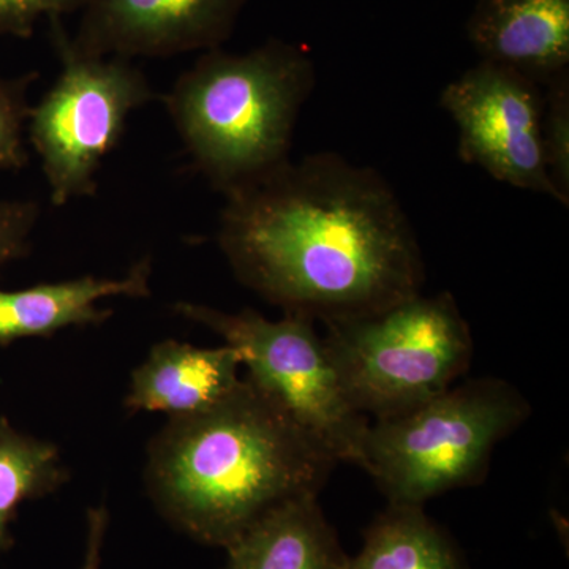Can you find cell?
I'll return each mask as SVG.
<instances>
[{"label": "cell", "mask_w": 569, "mask_h": 569, "mask_svg": "<svg viewBox=\"0 0 569 569\" xmlns=\"http://www.w3.org/2000/svg\"><path fill=\"white\" fill-rule=\"evenodd\" d=\"M217 242L244 287L320 321L367 316L421 293L417 231L376 168L317 152L227 194Z\"/></svg>", "instance_id": "6da1fadb"}, {"label": "cell", "mask_w": 569, "mask_h": 569, "mask_svg": "<svg viewBox=\"0 0 569 569\" xmlns=\"http://www.w3.org/2000/svg\"><path fill=\"white\" fill-rule=\"evenodd\" d=\"M336 466L244 377L219 406L168 421L149 445L144 481L178 529L227 549L272 509L318 497Z\"/></svg>", "instance_id": "7a4b0ae2"}, {"label": "cell", "mask_w": 569, "mask_h": 569, "mask_svg": "<svg viewBox=\"0 0 569 569\" xmlns=\"http://www.w3.org/2000/svg\"><path fill=\"white\" fill-rule=\"evenodd\" d=\"M316 82L306 48L269 39L242 54L203 52L163 103L198 173L227 197L290 162Z\"/></svg>", "instance_id": "3957f363"}, {"label": "cell", "mask_w": 569, "mask_h": 569, "mask_svg": "<svg viewBox=\"0 0 569 569\" xmlns=\"http://www.w3.org/2000/svg\"><path fill=\"white\" fill-rule=\"evenodd\" d=\"M351 406L370 422L425 406L470 370L475 343L455 296L417 293L367 316L325 323Z\"/></svg>", "instance_id": "277c9868"}, {"label": "cell", "mask_w": 569, "mask_h": 569, "mask_svg": "<svg viewBox=\"0 0 569 569\" xmlns=\"http://www.w3.org/2000/svg\"><path fill=\"white\" fill-rule=\"evenodd\" d=\"M530 413L526 396L501 378L460 380L402 417L370 422L362 470L388 503L425 507L481 482L498 443Z\"/></svg>", "instance_id": "5b68a950"}, {"label": "cell", "mask_w": 569, "mask_h": 569, "mask_svg": "<svg viewBox=\"0 0 569 569\" xmlns=\"http://www.w3.org/2000/svg\"><path fill=\"white\" fill-rule=\"evenodd\" d=\"M173 310L233 347L246 377L337 463L365 466L370 421L348 400L317 321L298 313L272 321L252 309L230 313L187 301Z\"/></svg>", "instance_id": "8992f818"}, {"label": "cell", "mask_w": 569, "mask_h": 569, "mask_svg": "<svg viewBox=\"0 0 569 569\" xmlns=\"http://www.w3.org/2000/svg\"><path fill=\"white\" fill-rule=\"evenodd\" d=\"M61 73L28 119L51 203L93 197L97 173L121 141L130 114L153 99L148 78L129 59L84 54L71 43L62 18H50Z\"/></svg>", "instance_id": "52a82bcc"}, {"label": "cell", "mask_w": 569, "mask_h": 569, "mask_svg": "<svg viewBox=\"0 0 569 569\" xmlns=\"http://www.w3.org/2000/svg\"><path fill=\"white\" fill-rule=\"evenodd\" d=\"M545 88L519 71L479 61L445 86L440 107L458 127L460 160L490 178L557 201L541 146Z\"/></svg>", "instance_id": "ba28073f"}, {"label": "cell", "mask_w": 569, "mask_h": 569, "mask_svg": "<svg viewBox=\"0 0 569 569\" xmlns=\"http://www.w3.org/2000/svg\"><path fill=\"white\" fill-rule=\"evenodd\" d=\"M249 0H88L71 43L100 58H171L222 48Z\"/></svg>", "instance_id": "9c48e42d"}, {"label": "cell", "mask_w": 569, "mask_h": 569, "mask_svg": "<svg viewBox=\"0 0 569 569\" xmlns=\"http://www.w3.org/2000/svg\"><path fill=\"white\" fill-rule=\"evenodd\" d=\"M466 32L479 61L538 84L569 71V0H477Z\"/></svg>", "instance_id": "30bf717a"}, {"label": "cell", "mask_w": 569, "mask_h": 569, "mask_svg": "<svg viewBox=\"0 0 569 569\" xmlns=\"http://www.w3.org/2000/svg\"><path fill=\"white\" fill-rule=\"evenodd\" d=\"M233 347L200 348L168 339L156 343L132 372L123 407L130 413L192 417L219 406L241 383Z\"/></svg>", "instance_id": "8fae6325"}, {"label": "cell", "mask_w": 569, "mask_h": 569, "mask_svg": "<svg viewBox=\"0 0 569 569\" xmlns=\"http://www.w3.org/2000/svg\"><path fill=\"white\" fill-rule=\"evenodd\" d=\"M151 261L146 258L119 279L82 276L24 290H0V347L28 337H51L67 328L102 325L112 316L103 299L148 298Z\"/></svg>", "instance_id": "7c38bea8"}, {"label": "cell", "mask_w": 569, "mask_h": 569, "mask_svg": "<svg viewBox=\"0 0 569 569\" xmlns=\"http://www.w3.org/2000/svg\"><path fill=\"white\" fill-rule=\"evenodd\" d=\"M224 550L223 569H348L350 560L318 497L280 505Z\"/></svg>", "instance_id": "4fadbf2b"}, {"label": "cell", "mask_w": 569, "mask_h": 569, "mask_svg": "<svg viewBox=\"0 0 569 569\" xmlns=\"http://www.w3.org/2000/svg\"><path fill=\"white\" fill-rule=\"evenodd\" d=\"M348 569H467L458 546L425 507L392 505L366 530Z\"/></svg>", "instance_id": "5bb4252c"}, {"label": "cell", "mask_w": 569, "mask_h": 569, "mask_svg": "<svg viewBox=\"0 0 569 569\" xmlns=\"http://www.w3.org/2000/svg\"><path fill=\"white\" fill-rule=\"evenodd\" d=\"M69 478L54 443L22 433L0 418V552L13 545L10 523L21 505L54 493Z\"/></svg>", "instance_id": "9a60e30c"}, {"label": "cell", "mask_w": 569, "mask_h": 569, "mask_svg": "<svg viewBox=\"0 0 569 569\" xmlns=\"http://www.w3.org/2000/svg\"><path fill=\"white\" fill-rule=\"evenodd\" d=\"M545 88L541 116V146L546 171L557 201L569 206V71L550 80Z\"/></svg>", "instance_id": "2e32d148"}, {"label": "cell", "mask_w": 569, "mask_h": 569, "mask_svg": "<svg viewBox=\"0 0 569 569\" xmlns=\"http://www.w3.org/2000/svg\"><path fill=\"white\" fill-rule=\"evenodd\" d=\"M37 78V71L20 78L0 77V170H21L29 162L24 127L31 111L28 92Z\"/></svg>", "instance_id": "e0dca14e"}, {"label": "cell", "mask_w": 569, "mask_h": 569, "mask_svg": "<svg viewBox=\"0 0 569 569\" xmlns=\"http://www.w3.org/2000/svg\"><path fill=\"white\" fill-rule=\"evenodd\" d=\"M88 0H0V37L31 39L41 18H63Z\"/></svg>", "instance_id": "ac0fdd59"}, {"label": "cell", "mask_w": 569, "mask_h": 569, "mask_svg": "<svg viewBox=\"0 0 569 569\" xmlns=\"http://www.w3.org/2000/svg\"><path fill=\"white\" fill-rule=\"evenodd\" d=\"M40 206L31 200H0V268L31 250Z\"/></svg>", "instance_id": "d6986e66"}, {"label": "cell", "mask_w": 569, "mask_h": 569, "mask_svg": "<svg viewBox=\"0 0 569 569\" xmlns=\"http://www.w3.org/2000/svg\"><path fill=\"white\" fill-rule=\"evenodd\" d=\"M88 530H86L84 559L80 569H102V553L104 539H107L110 512L107 505L89 508Z\"/></svg>", "instance_id": "ffe728a7"}]
</instances>
